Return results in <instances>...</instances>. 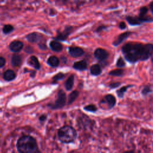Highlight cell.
I'll return each mask as SVG.
<instances>
[{
	"mask_svg": "<svg viewBox=\"0 0 153 153\" xmlns=\"http://www.w3.org/2000/svg\"><path fill=\"white\" fill-rule=\"evenodd\" d=\"M14 29V27L12 25H5L3 28H2V31L5 34H8L10 32H11Z\"/></svg>",
	"mask_w": 153,
	"mask_h": 153,
	"instance_id": "cell-26",
	"label": "cell"
},
{
	"mask_svg": "<svg viewBox=\"0 0 153 153\" xmlns=\"http://www.w3.org/2000/svg\"><path fill=\"white\" fill-rule=\"evenodd\" d=\"M151 62H152V64H153V55L152 56V57H151Z\"/></svg>",
	"mask_w": 153,
	"mask_h": 153,
	"instance_id": "cell-38",
	"label": "cell"
},
{
	"mask_svg": "<svg viewBox=\"0 0 153 153\" xmlns=\"http://www.w3.org/2000/svg\"><path fill=\"white\" fill-rule=\"evenodd\" d=\"M71 30H72V27L71 26L66 27L63 32L59 33L57 35V36L55 38V39L58 40V41H65V40H66L67 37L68 36V35L70 34Z\"/></svg>",
	"mask_w": 153,
	"mask_h": 153,
	"instance_id": "cell-11",
	"label": "cell"
},
{
	"mask_svg": "<svg viewBox=\"0 0 153 153\" xmlns=\"http://www.w3.org/2000/svg\"><path fill=\"white\" fill-rule=\"evenodd\" d=\"M106 27H107V26H105V25H101V26H99V27L96 29V32H100L102 31L103 30L106 29Z\"/></svg>",
	"mask_w": 153,
	"mask_h": 153,
	"instance_id": "cell-32",
	"label": "cell"
},
{
	"mask_svg": "<svg viewBox=\"0 0 153 153\" xmlns=\"http://www.w3.org/2000/svg\"><path fill=\"white\" fill-rule=\"evenodd\" d=\"M124 74V70L121 68H118L116 69L112 70L109 71V75L111 76H121Z\"/></svg>",
	"mask_w": 153,
	"mask_h": 153,
	"instance_id": "cell-23",
	"label": "cell"
},
{
	"mask_svg": "<svg viewBox=\"0 0 153 153\" xmlns=\"http://www.w3.org/2000/svg\"><path fill=\"white\" fill-rule=\"evenodd\" d=\"M148 11V8L146 6H142L139 8V16L140 17H145Z\"/></svg>",
	"mask_w": 153,
	"mask_h": 153,
	"instance_id": "cell-27",
	"label": "cell"
},
{
	"mask_svg": "<svg viewBox=\"0 0 153 153\" xmlns=\"http://www.w3.org/2000/svg\"><path fill=\"white\" fill-rule=\"evenodd\" d=\"M47 63L52 67H57L59 65V60L56 56H51L48 59Z\"/></svg>",
	"mask_w": 153,
	"mask_h": 153,
	"instance_id": "cell-20",
	"label": "cell"
},
{
	"mask_svg": "<svg viewBox=\"0 0 153 153\" xmlns=\"http://www.w3.org/2000/svg\"><path fill=\"white\" fill-rule=\"evenodd\" d=\"M95 58L100 61H104L109 57V53L105 49L102 48H97L94 52Z\"/></svg>",
	"mask_w": 153,
	"mask_h": 153,
	"instance_id": "cell-7",
	"label": "cell"
},
{
	"mask_svg": "<svg viewBox=\"0 0 153 153\" xmlns=\"http://www.w3.org/2000/svg\"><path fill=\"white\" fill-rule=\"evenodd\" d=\"M17 148L20 153H38L36 140L33 137L25 135L20 137L17 142Z\"/></svg>",
	"mask_w": 153,
	"mask_h": 153,
	"instance_id": "cell-2",
	"label": "cell"
},
{
	"mask_svg": "<svg viewBox=\"0 0 153 153\" xmlns=\"http://www.w3.org/2000/svg\"><path fill=\"white\" fill-rule=\"evenodd\" d=\"M153 91V90L151 88V87L148 85H145L143 87L141 91V93L143 96H146Z\"/></svg>",
	"mask_w": 153,
	"mask_h": 153,
	"instance_id": "cell-24",
	"label": "cell"
},
{
	"mask_svg": "<svg viewBox=\"0 0 153 153\" xmlns=\"http://www.w3.org/2000/svg\"><path fill=\"white\" fill-rule=\"evenodd\" d=\"M28 63L35 68L36 69H39L41 65L39 62V60L38 58L35 56H32L30 57V58L28 60Z\"/></svg>",
	"mask_w": 153,
	"mask_h": 153,
	"instance_id": "cell-15",
	"label": "cell"
},
{
	"mask_svg": "<svg viewBox=\"0 0 153 153\" xmlns=\"http://www.w3.org/2000/svg\"><path fill=\"white\" fill-rule=\"evenodd\" d=\"M74 76L73 75H71L66 81L65 83V87L67 90H71L74 85Z\"/></svg>",
	"mask_w": 153,
	"mask_h": 153,
	"instance_id": "cell-21",
	"label": "cell"
},
{
	"mask_svg": "<svg viewBox=\"0 0 153 153\" xmlns=\"http://www.w3.org/2000/svg\"><path fill=\"white\" fill-rule=\"evenodd\" d=\"M79 95V92L77 90H74L73 91H72L68 97V104L70 105L72 103H73L75 99L78 97Z\"/></svg>",
	"mask_w": 153,
	"mask_h": 153,
	"instance_id": "cell-22",
	"label": "cell"
},
{
	"mask_svg": "<svg viewBox=\"0 0 153 153\" xmlns=\"http://www.w3.org/2000/svg\"><path fill=\"white\" fill-rule=\"evenodd\" d=\"M5 64V59L4 57L0 56V68L3 67Z\"/></svg>",
	"mask_w": 153,
	"mask_h": 153,
	"instance_id": "cell-33",
	"label": "cell"
},
{
	"mask_svg": "<svg viewBox=\"0 0 153 153\" xmlns=\"http://www.w3.org/2000/svg\"><path fill=\"white\" fill-rule=\"evenodd\" d=\"M45 119H46V115H42L39 117V120H40L41 121H44Z\"/></svg>",
	"mask_w": 153,
	"mask_h": 153,
	"instance_id": "cell-36",
	"label": "cell"
},
{
	"mask_svg": "<svg viewBox=\"0 0 153 153\" xmlns=\"http://www.w3.org/2000/svg\"><path fill=\"white\" fill-rule=\"evenodd\" d=\"M134 85L133 84H131V85H127L126 86H123L122 87H121L120 89L117 90L116 93H117V94L118 96V97L120 98H123L124 97V93L127 91V89L130 88V87H133Z\"/></svg>",
	"mask_w": 153,
	"mask_h": 153,
	"instance_id": "cell-19",
	"label": "cell"
},
{
	"mask_svg": "<svg viewBox=\"0 0 153 153\" xmlns=\"http://www.w3.org/2000/svg\"><path fill=\"white\" fill-rule=\"evenodd\" d=\"M84 109L88 112H96L97 110V107L93 105V104H90V105H88L85 106L84 107Z\"/></svg>",
	"mask_w": 153,
	"mask_h": 153,
	"instance_id": "cell-25",
	"label": "cell"
},
{
	"mask_svg": "<svg viewBox=\"0 0 153 153\" xmlns=\"http://www.w3.org/2000/svg\"><path fill=\"white\" fill-rule=\"evenodd\" d=\"M66 100V96L65 93L62 90H60L58 91L57 93V98L55 102L51 105L52 109H59L63 107L65 105Z\"/></svg>",
	"mask_w": 153,
	"mask_h": 153,
	"instance_id": "cell-5",
	"label": "cell"
},
{
	"mask_svg": "<svg viewBox=\"0 0 153 153\" xmlns=\"http://www.w3.org/2000/svg\"><path fill=\"white\" fill-rule=\"evenodd\" d=\"M22 63V57L18 54H14L11 57V64L13 66H19Z\"/></svg>",
	"mask_w": 153,
	"mask_h": 153,
	"instance_id": "cell-18",
	"label": "cell"
},
{
	"mask_svg": "<svg viewBox=\"0 0 153 153\" xmlns=\"http://www.w3.org/2000/svg\"><path fill=\"white\" fill-rule=\"evenodd\" d=\"M16 73L11 69H8L4 72L3 74V78L5 81H10L13 80L16 78Z\"/></svg>",
	"mask_w": 153,
	"mask_h": 153,
	"instance_id": "cell-14",
	"label": "cell"
},
{
	"mask_svg": "<svg viewBox=\"0 0 153 153\" xmlns=\"http://www.w3.org/2000/svg\"><path fill=\"white\" fill-rule=\"evenodd\" d=\"M69 54L74 57H78L82 56L84 51L82 48L78 47H71L69 49Z\"/></svg>",
	"mask_w": 153,
	"mask_h": 153,
	"instance_id": "cell-9",
	"label": "cell"
},
{
	"mask_svg": "<svg viewBox=\"0 0 153 153\" xmlns=\"http://www.w3.org/2000/svg\"><path fill=\"white\" fill-rule=\"evenodd\" d=\"M73 68L76 70L84 71L87 68V63L85 60L78 61L74 63Z\"/></svg>",
	"mask_w": 153,
	"mask_h": 153,
	"instance_id": "cell-13",
	"label": "cell"
},
{
	"mask_svg": "<svg viewBox=\"0 0 153 153\" xmlns=\"http://www.w3.org/2000/svg\"><path fill=\"white\" fill-rule=\"evenodd\" d=\"M65 76V75L64 74L62 73V72H60V73H58L56 75H55L53 77V81H57L58 80H60V79H62L64 78Z\"/></svg>",
	"mask_w": 153,
	"mask_h": 153,
	"instance_id": "cell-29",
	"label": "cell"
},
{
	"mask_svg": "<svg viewBox=\"0 0 153 153\" xmlns=\"http://www.w3.org/2000/svg\"><path fill=\"white\" fill-rule=\"evenodd\" d=\"M124 153H135V152L134 151H128L125 152Z\"/></svg>",
	"mask_w": 153,
	"mask_h": 153,
	"instance_id": "cell-37",
	"label": "cell"
},
{
	"mask_svg": "<svg viewBox=\"0 0 153 153\" xmlns=\"http://www.w3.org/2000/svg\"><path fill=\"white\" fill-rule=\"evenodd\" d=\"M126 20L130 26H138L143 23H149L153 22V18L149 16L140 17L138 16H127L126 17Z\"/></svg>",
	"mask_w": 153,
	"mask_h": 153,
	"instance_id": "cell-4",
	"label": "cell"
},
{
	"mask_svg": "<svg viewBox=\"0 0 153 153\" xmlns=\"http://www.w3.org/2000/svg\"><path fill=\"white\" fill-rule=\"evenodd\" d=\"M118 26H119V28L121 30H124V29H126L127 28V25H126V24L124 22H121L119 23Z\"/></svg>",
	"mask_w": 153,
	"mask_h": 153,
	"instance_id": "cell-31",
	"label": "cell"
},
{
	"mask_svg": "<svg viewBox=\"0 0 153 153\" xmlns=\"http://www.w3.org/2000/svg\"><path fill=\"white\" fill-rule=\"evenodd\" d=\"M126 66V62H124L123 58L121 56H120L118 57V59H117V62H116V66L118 67V68H123L124 66Z\"/></svg>",
	"mask_w": 153,
	"mask_h": 153,
	"instance_id": "cell-28",
	"label": "cell"
},
{
	"mask_svg": "<svg viewBox=\"0 0 153 153\" xmlns=\"http://www.w3.org/2000/svg\"><path fill=\"white\" fill-rule=\"evenodd\" d=\"M121 51L124 59L131 63L145 61L153 55V44L129 42L123 45Z\"/></svg>",
	"mask_w": 153,
	"mask_h": 153,
	"instance_id": "cell-1",
	"label": "cell"
},
{
	"mask_svg": "<svg viewBox=\"0 0 153 153\" xmlns=\"http://www.w3.org/2000/svg\"><path fill=\"white\" fill-rule=\"evenodd\" d=\"M26 39L30 42H38L41 39V35L37 32H33L26 36Z\"/></svg>",
	"mask_w": 153,
	"mask_h": 153,
	"instance_id": "cell-12",
	"label": "cell"
},
{
	"mask_svg": "<svg viewBox=\"0 0 153 153\" xmlns=\"http://www.w3.org/2000/svg\"><path fill=\"white\" fill-rule=\"evenodd\" d=\"M25 51L27 52L28 53H32L33 51V49H32V47H30V46H28L25 50Z\"/></svg>",
	"mask_w": 153,
	"mask_h": 153,
	"instance_id": "cell-34",
	"label": "cell"
},
{
	"mask_svg": "<svg viewBox=\"0 0 153 153\" xmlns=\"http://www.w3.org/2000/svg\"><path fill=\"white\" fill-rule=\"evenodd\" d=\"M0 90H1V89H0Z\"/></svg>",
	"mask_w": 153,
	"mask_h": 153,
	"instance_id": "cell-39",
	"label": "cell"
},
{
	"mask_svg": "<svg viewBox=\"0 0 153 153\" xmlns=\"http://www.w3.org/2000/svg\"><path fill=\"white\" fill-rule=\"evenodd\" d=\"M121 84V82H113L110 83V84L109 85V87L111 88V89H114L116 88L117 87H118L119 86H120Z\"/></svg>",
	"mask_w": 153,
	"mask_h": 153,
	"instance_id": "cell-30",
	"label": "cell"
},
{
	"mask_svg": "<svg viewBox=\"0 0 153 153\" xmlns=\"http://www.w3.org/2000/svg\"><path fill=\"white\" fill-rule=\"evenodd\" d=\"M149 9H150V11H151L152 14L153 15V1H152L149 3Z\"/></svg>",
	"mask_w": 153,
	"mask_h": 153,
	"instance_id": "cell-35",
	"label": "cell"
},
{
	"mask_svg": "<svg viewBox=\"0 0 153 153\" xmlns=\"http://www.w3.org/2000/svg\"><path fill=\"white\" fill-rule=\"evenodd\" d=\"M131 34H132V32H128V31L124 32L120 34L118 36V37L117 38V39L113 41L112 45L114 46L118 45L119 44L122 43L125 39H126Z\"/></svg>",
	"mask_w": 153,
	"mask_h": 153,
	"instance_id": "cell-8",
	"label": "cell"
},
{
	"mask_svg": "<svg viewBox=\"0 0 153 153\" xmlns=\"http://www.w3.org/2000/svg\"><path fill=\"white\" fill-rule=\"evenodd\" d=\"M117 103L116 98L111 94H108L104 96V97L100 100V103H106L108 105V109H112L114 108Z\"/></svg>",
	"mask_w": 153,
	"mask_h": 153,
	"instance_id": "cell-6",
	"label": "cell"
},
{
	"mask_svg": "<svg viewBox=\"0 0 153 153\" xmlns=\"http://www.w3.org/2000/svg\"><path fill=\"white\" fill-rule=\"evenodd\" d=\"M90 73L94 76H98L102 73L101 66L99 64H94L90 67Z\"/></svg>",
	"mask_w": 153,
	"mask_h": 153,
	"instance_id": "cell-16",
	"label": "cell"
},
{
	"mask_svg": "<svg viewBox=\"0 0 153 153\" xmlns=\"http://www.w3.org/2000/svg\"><path fill=\"white\" fill-rule=\"evenodd\" d=\"M50 46L52 50L56 51V52L60 51L63 48V46H62V44L56 41H51L50 44Z\"/></svg>",
	"mask_w": 153,
	"mask_h": 153,
	"instance_id": "cell-17",
	"label": "cell"
},
{
	"mask_svg": "<svg viewBox=\"0 0 153 153\" xmlns=\"http://www.w3.org/2000/svg\"><path fill=\"white\" fill-rule=\"evenodd\" d=\"M23 47V44L20 41H13L9 45V48L10 50L14 53H17L20 51Z\"/></svg>",
	"mask_w": 153,
	"mask_h": 153,
	"instance_id": "cell-10",
	"label": "cell"
},
{
	"mask_svg": "<svg viewBox=\"0 0 153 153\" xmlns=\"http://www.w3.org/2000/svg\"><path fill=\"white\" fill-rule=\"evenodd\" d=\"M57 135L59 139L62 142L69 143L75 140L77 133L76 130L72 127L65 126L59 129Z\"/></svg>",
	"mask_w": 153,
	"mask_h": 153,
	"instance_id": "cell-3",
	"label": "cell"
}]
</instances>
